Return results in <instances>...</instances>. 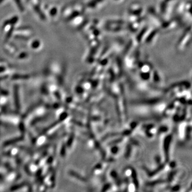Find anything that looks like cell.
<instances>
[{
    "label": "cell",
    "instance_id": "obj_2",
    "mask_svg": "<svg viewBox=\"0 0 192 192\" xmlns=\"http://www.w3.org/2000/svg\"><path fill=\"white\" fill-rule=\"evenodd\" d=\"M50 12L51 13V15H54V14H55V13H56V9H52V10H51Z\"/></svg>",
    "mask_w": 192,
    "mask_h": 192
},
{
    "label": "cell",
    "instance_id": "obj_1",
    "mask_svg": "<svg viewBox=\"0 0 192 192\" xmlns=\"http://www.w3.org/2000/svg\"><path fill=\"white\" fill-rule=\"evenodd\" d=\"M33 44L34 45H33V48H37V47H38V46H39V42H38V41H36V42H34Z\"/></svg>",
    "mask_w": 192,
    "mask_h": 192
},
{
    "label": "cell",
    "instance_id": "obj_3",
    "mask_svg": "<svg viewBox=\"0 0 192 192\" xmlns=\"http://www.w3.org/2000/svg\"><path fill=\"white\" fill-rule=\"evenodd\" d=\"M3 1V0H0V2H2Z\"/></svg>",
    "mask_w": 192,
    "mask_h": 192
}]
</instances>
